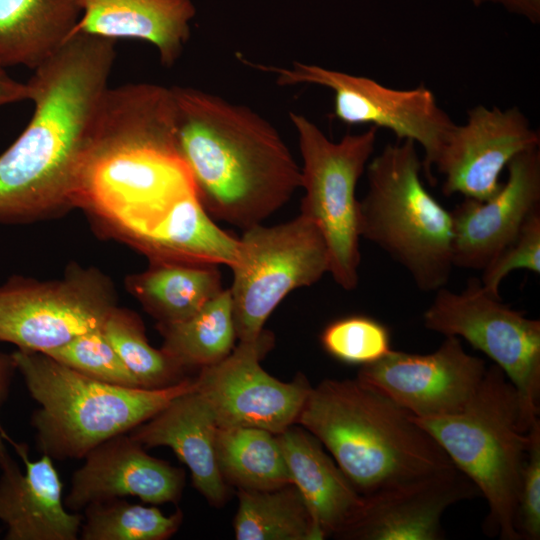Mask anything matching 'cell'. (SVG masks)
Instances as JSON below:
<instances>
[{"instance_id": "6da1fadb", "label": "cell", "mask_w": 540, "mask_h": 540, "mask_svg": "<svg viewBox=\"0 0 540 540\" xmlns=\"http://www.w3.org/2000/svg\"><path fill=\"white\" fill-rule=\"evenodd\" d=\"M196 192L176 142L171 87H108L97 108L74 203L137 243L183 196Z\"/></svg>"}, {"instance_id": "7a4b0ae2", "label": "cell", "mask_w": 540, "mask_h": 540, "mask_svg": "<svg viewBox=\"0 0 540 540\" xmlns=\"http://www.w3.org/2000/svg\"><path fill=\"white\" fill-rule=\"evenodd\" d=\"M115 40L76 33L27 84L32 117L0 155V222L74 203L93 120L109 87Z\"/></svg>"}, {"instance_id": "3957f363", "label": "cell", "mask_w": 540, "mask_h": 540, "mask_svg": "<svg viewBox=\"0 0 540 540\" xmlns=\"http://www.w3.org/2000/svg\"><path fill=\"white\" fill-rule=\"evenodd\" d=\"M171 88L178 151L207 213L245 230L283 207L301 186V167L278 130L245 105Z\"/></svg>"}, {"instance_id": "277c9868", "label": "cell", "mask_w": 540, "mask_h": 540, "mask_svg": "<svg viewBox=\"0 0 540 540\" xmlns=\"http://www.w3.org/2000/svg\"><path fill=\"white\" fill-rule=\"evenodd\" d=\"M296 423L362 496L455 467L412 414L357 379L311 388Z\"/></svg>"}, {"instance_id": "5b68a950", "label": "cell", "mask_w": 540, "mask_h": 540, "mask_svg": "<svg viewBox=\"0 0 540 540\" xmlns=\"http://www.w3.org/2000/svg\"><path fill=\"white\" fill-rule=\"evenodd\" d=\"M11 357L40 405L31 419L37 449L52 459L84 458L195 388L188 378L160 389L124 387L84 375L44 353L18 349Z\"/></svg>"}, {"instance_id": "8992f818", "label": "cell", "mask_w": 540, "mask_h": 540, "mask_svg": "<svg viewBox=\"0 0 540 540\" xmlns=\"http://www.w3.org/2000/svg\"><path fill=\"white\" fill-rule=\"evenodd\" d=\"M412 419L486 499L487 534L520 540L517 509L531 428L523 420L516 389L504 372L495 364L486 368L480 386L462 410L437 417L412 415Z\"/></svg>"}, {"instance_id": "52a82bcc", "label": "cell", "mask_w": 540, "mask_h": 540, "mask_svg": "<svg viewBox=\"0 0 540 540\" xmlns=\"http://www.w3.org/2000/svg\"><path fill=\"white\" fill-rule=\"evenodd\" d=\"M416 143L387 144L366 166L359 232L408 271L422 291L445 287L453 265V219L425 188Z\"/></svg>"}, {"instance_id": "ba28073f", "label": "cell", "mask_w": 540, "mask_h": 540, "mask_svg": "<svg viewBox=\"0 0 540 540\" xmlns=\"http://www.w3.org/2000/svg\"><path fill=\"white\" fill-rule=\"evenodd\" d=\"M302 158L300 213L321 232L329 252V273L345 290L359 281V201L356 186L372 156L378 128L369 126L332 141L309 118L290 112Z\"/></svg>"}, {"instance_id": "9c48e42d", "label": "cell", "mask_w": 540, "mask_h": 540, "mask_svg": "<svg viewBox=\"0 0 540 540\" xmlns=\"http://www.w3.org/2000/svg\"><path fill=\"white\" fill-rule=\"evenodd\" d=\"M326 242L306 215L273 226L243 230L229 288L236 337L257 339L280 302L293 290L318 282L329 272Z\"/></svg>"}, {"instance_id": "30bf717a", "label": "cell", "mask_w": 540, "mask_h": 540, "mask_svg": "<svg viewBox=\"0 0 540 540\" xmlns=\"http://www.w3.org/2000/svg\"><path fill=\"white\" fill-rule=\"evenodd\" d=\"M423 320L427 329L463 338L493 360L515 387L531 428L540 410V321L490 295L474 277L461 292L438 289Z\"/></svg>"}, {"instance_id": "8fae6325", "label": "cell", "mask_w": 540, "mask_h": 540, "mask_svg": "<svg viewBox=\"0 0 540 540\" xmlns=\"http://www.w3.org/2000/svg\"><path fill=\"white\" fill-rule=\"evenodd\" d=\"M245 63L273 74L279 86L311 84L330 89L334 95L333 117L344 124L384 128L398 141L409 139L419 144L424 151L425 175L434 183L432 167L455 123L424 84L394 89L365 76L298 61L288 67Z\"/></svg>"}, {"instance_id": "7c38bea8", "label": "cell", "mask_w": 540, "mask_h": 540, "mask_svg": "<svg viewBox=\"0 0 540 540\" xmlns=\"http://www.w3.org/2000/svg\"><path fill=\"white\" fill-rule=\"evenodd\" d=\"M113 309L106 288L92 275L50 283L14 278L0 286V341L46 353L101 328Z\"/></svg>"}, {"instance_id": "4fadbf2b", "label": "cell", "mask_w": 540, "mask_h": 540, "mask_svg": "<svg viewBox=\"0 0 540 540\" xmlns=\"http://www.w3.org/2000/svg\"><path fill=\"white\" fill-rule=\"evenodd\" d=\"M272 344V335L263 331L200 369L195 390L210 406L218 427H256L277 435L297 422L312 387L304 376L282 382L262 368L260 361Z\"/></svg>"}, {"instance_id": "5bb4252c", "label": "cell", "mask_w": 540, "mask_h": 540, "mask_svg": "<svg viewBox=\"0 0 540 540\" xmlns=\"http://www.w3.org/2000/svg\"><path fill=\"white\" fill-rule=\"evenodd\" d=\"M485 362L468 354L460 338L446 336L430 354L391 350L362 366L357 380L416 417H437L462 410L476 393Z\"/></svg>"}, {"instance_id": "9a60e30c", "label": "cell", "mask_w": 540, "mask_h": 540, "mask_svg": "<svg viewBox=\"0 0 540 540\" xmlns=\"http://www.w3.org/2000/svg\"><path fill=\"white\" fill-rule=\"evenodd\" d=\"M539 145V131L518 107L479 104L467 111L465 124L454 125L434 163L444 177L442 191L485 201L501 188L509 162Z\"/></svg>"}, {"instance_id": "2e32d148", "label": "cell", "mask_w": 540, "mask_h": 540, "mask_svg": "<svg viewBox=\"0 0 540 540\" xmlns=\"http://www.w3.org/2000/svg\"><path fill=\"white\" fill-rule=\"evenodd\" d=\"M506 168L495 195L485 201L464 197L451 211L454 266L483 270L540 209L539 147L516 155Z\"/></svg>"}, {"instance_id": "e0dca14e", "label": "cell", "mask_w": 540, "mask_h": 540, "mask_svg": "<svg viewBox=\"0 0 540 540\" xmlns=\"http://www.w3.org/2000/svg\"><path fill=\"white\" fill-rule=\"evenodd\" d=\"M480 494L456 467L364 496L356 519L339 535L357 540H440L441 518Z\"/></svg>"}, {"instance_id": "ac0fdd59", "label": "cell", "mask_w": 540, "mask_h": 540, "mask_svg": "<svg viewBox=\"0 0 540 540\" xmlns=\"http://www.w3.org/2000/svg\"><path fill=\"white\" fill-rule=\"evenodd\" d=\"M130 435H117L89 451L77 469L65 506L75 512L89 504L134 496L150 504L177 502L184 473L146 453Z\"/></svg>"}, {"instance_id": "d6986e66", "label": "cell", "mask_w": 540, "mask_h": 540, "mask_svg": "<svg viewBox=\"0 0 540 540\" xmlns=\"http://www.w3.org/2000/svg\"><path fill=\"white\" fill-rule=\"evenodd\" d=\"M24 463L13 459L0 466V521L5 540H76L83 517L69 512L62 500L63 485L52 458H28L22 444L13 443Z\"/></svg>"}, {"instance_id": "ffe728a7", "label": "cell", "mask_w": 540, "mask_h": 540, "mask_svg": "<svg viewBox=\"0 0 540 540\" xmlns=\"http://www.w3.org/2000/svg\"><path fill=\"white\" fill-rule=\"evenodd\" d=\"M218 428L210 406L194 388L172 399L129 435L143 447L171 448L189 468L195 488L211 504L220 505L227 485L216 458Z\"/></svg>"}, {"instance_id": "44dd1931", "label": "cell", "mask_w": 540, "mask_h": 540, "mask_svg": "<svg viewBox=\"0 0 540 540\" xmlns=\"http://www.w3.org/2000/svg\"><path fill=\"white\" fill-rule=\"evenodd\" d=\"M81 16L73 34L153 45L165 67L173 66L190 38L196 10L191 0H77Z\"/></svg>"}, {"instance_id": "7402d4cb", "label": "cell", "mask_w": 540, "mask_h": 540, "mask_svg": "<svg viewBox=\"0 0 540 540\" xmlns=\"http://www.w3.org/2000/svg\"><path fill=\"white\" fill-rule=\"evenodd\" d=\"M291 476L325 536H339L358 516L364 496L311 433L288 427L277 434Z\"/></svg>"}, {"instance_id": "603a6c76", "label": "cell", "mask_w": 540, "mask_h": 540, "mask_svg": "<svg viewBox=\"0 0 540 540\" xmlns=\"http://www.w3.org/2000/svg\"><path fill=\"white\" fill-rule=\"evenodd\" d=\"M80 16L77 0H0V65L36 70L72 36Z\"/></svg>"}, {"instance_id": "cb8c5ba5", "label": "cell", "mask_w": 540, "mask_h": 540, "mask_svg": "<svg viewBox=\"0 0 540 540\" xmlns=\"http://www.w3.org/2000/svg\"><path fill=\"white\" fill-rule=\"evenodd\" d=\"M138 244L157 263L229 268L236 262L239 250V238L213 221L196 192L180 198Z\"/></svg>"}, {"instance_id": "d4e9b609", "label": "cell", "mask_w": 540, "mask_h": 540, "mask_svg": "<svg viewBox=\"0 0 540 540\" xmlns=\"http://www.w3.org/2000/svg\"><path fill=\"white\" fill-rule=\"evenodd\" d=\"M132 288L159 324L191 317L224 289L218 266L178 263H157Z\"/></svg>"}, {"instance_id": "484cf974", "label": "cell", "mask_w": 540, "mask_h": 540, "mask_svg": "<svg viewBox=\"0 0 540 540\" xmlns=\"http://www.w3.org/2000/svg\"><path fill=\"white\" fill-rule=\"evenodd\" d=\"M215 447L224 480L239 489L271 490L292 484L276 434L256 427H219Z\"/></svg>"}, {"instance_id": "4316f807", "label": "cell", "mask_w": 540, "mask_h": 540, "mask_svg": "<svg viewBox=\"0 0 540 540\" xmlns=\"http://www.w3.org/2000/svg\"><path fill=\"white\" fill-rule=\"evenodd\" d=\"M159 330L161 350L182 369H201L221 361L231 353L237 338L229 288L191 317L159 324Z\"/></svg>"}, {"instance_id": "83f0119b", "label": "cell", "mask_w": 540, "mask_h": 540, "mask_svg": "<svg viewBox=\"0 0 540 540\" xmlns=\"http://www.w3.org/2000/svg\"><path fill=\"white\" fill-rule=\"evenodd\" d=\"M234 519L238 540H321L325 538L293 484L271 490L239 489Z\"/></svg>"}, {"instance_id": "f1b7e54d", "label": "cell", "mask_w": 540, "mask_h": 540, "mask_svg": "<svg viewBox=\"0 0 540 540\" xmlns=\"http://www.w3.org/2000/svg\"><path fill=\"white\" fill-rule=\"evenodd\" d=\"M82 519L83 540H165L182 522V512L165 516L156 507L119 498L89 504Z\"/></svg>"}, {"instance_id": "f546056e", "label": "cell", "mask_w": 540, "mask_h": 540, "mask_svg": "<svg viewBox=\"0 0 540 540\" xmlns=\"http://www.w3.org/2000/svg\"><path fill=\"white\" fill-rule=\"evenodd\" d=\"M102 331L141 388L160 389L184 379V369L148 343L141 323L133 316L114 308Z\"/></svg>"}, {"instance_id": "4dcf8cb0", "label": "cell", "mask_w": 540, "mask_h": 540, "mask_svg": "<svg viewBox=\"0 0 540 540\" xmlns=\"http://www.w3.org/2000/svg\"><path fill=\"white\" fill-rule=\"evenodd\" d=\"M320 341L333 358L361 367L377 362L392 350L388 327L364 315L332 321L322 331Z\"/></svg>"}, {"instance_id": "1f68e13d", "label": "cell", "mask_w": 540, "mask_h": 540, "mask_svg": "<svg viewBox=\"0 0 540 540\" xmlns=\"http://www.w3.org/2000/svg\"><path fill=\"white\" fill-rule=\"evenodd\" d=\"M44 354L94 379L141 388L104 335L102 327L83 333Z\"/></svg>"}, {"instance_id": "d6a6232c", "label": "cell", "mask_w": 540, "mask_h": 540, "mask_svg": "<svg viewBox=\"0 0 540 540\" xmlns=\"http://www.w3.org/2000/svg\"><path fill=\"white\" fill-rule=\"evenodd\" d=\"M517 269L540 273V209L527 218L517 236L482 270L481 284L490 295L500 297L501 282Z\"/></svg>"}, {"instance_id": "836d02e7", "label": "cell", "mask_w": 540, "mask_h": 540, "mask_svg": "<svg viewBox=\"0 0 540 540\" xmlns=\"http://www.w3.org/2000/svg\"><path fill=\"white\" fill-rule=\"evenodd\" d=\"M521 539L540 538V421L531 427V442L524 465L517 509Z\"/></svg>"}, {"instance_id": "e575fe53", "label": "cell", "mask_w": 540, "mask_h": 540, "mask_svg": "<svg viewBox=\"0 0 540 540\" xmlns=\"http://www.w3.org/2000/svg\"><path fill=\"white\" fill-rule=\"evenodd\" d=\"M475 6L498 4L508 12L524 17L533 24L540 22V0H471Z\"/></svg>"}, {"instance_id": "d590c367", "label": "cell", "mask_w": 540, "mask_h": 540, "mask_svg": "<svg viewBox=\"0 0 540 540\" xmlns=\"http://www.w3.org/2000/svg\"><path fill=\"white\" fill-rule=\"evenodd\" d=\"M24 100H30L29 85L14 80L0 65V107Z\"/></svg>"}, {"instance_id": "8d00e7d4", "label": "cell", "mask_w": 540, "mask_h": 540, "mask_svg": "<svg viewBox=\"0 0 540 540\" xmlns=\"http://www.w3.org/2000/svg\"><path fill=\"white\" fill-rule=\"evenodd\" d=\"M15 368L12 357L0 355V406L5 399L7 388L9 384V378L11 369ZM5 433L0 426V466L10 459V456L6 450L4 443Z\"/></svg>"}]
</instances>
